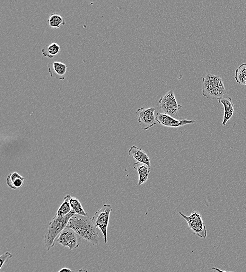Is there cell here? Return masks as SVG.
<instances>
[{"label": "cell", "instance_id": "cell-1", "mask_svg": "<svg viewBox=\"0 0 246 272\" xmlns=\"http://www.w3.org/2000/svg\"><path fill=\"white\" fill-rule=\"evenodd\" d=\"M66 228L73 230L80 237L93 245H99V234L97 228L89 216L75 214L68 222Z\"/></svg>", "mask_w": 246, "mask_h": 272}, {"label": "cell", "instance_id": "cell-2", "mask_svg": "<svg viewBox=\"0 0 246 272\" xmlns=\"http://www.w3.org/2000/svg\"><path fill=\"white\" fill-rule=\"evenodd\" d=\"M75 214H76L72 211L65 216H55L50 222L48 230L45 236V240H44L48 251L54 247L55 241L57 236L65 229L70 219Z\"/></svg>", "mask_w": 246, "mask_h": 272}, {"label": "cell", "instance_id": "cell-3", "mask_svg": "<svg viewBox=\"0 0 246 272\" xmlns=\"http://www.w3.org/2000/svg\"><path fill=\"white\" fill-rule=\"evenodd\" d=\"M203 82L202 94L208 100H219L227 93L224 81L220 77L208 74L203 78Z\"/></svg>", "mask_w": 246, "mask_h": 272}, {"label": "cell", "instance_id": "cell-4", "mask_svg": "<svg viewBox=\"0 0 246 272\" xmlns=\"http://www.w3.org/2000/svg\"><path fill=\"white\" fill-rule=\"evenodd\" d=\"M112 210L110 205L105 204L95 213L92 219L95 227L102 233L105 244L108 243V227Z\"/></svg>", "mask_w": 246, "mask_h": 272}, {"label": "cell", "instance_id": "cell-5", "mask_svg": "<svg viewBox=\"0 0 246 272\" xmlns=\"http://www.w3.org/2000/svg\"><path fill=\"white\" fill-rule=\"evenodd\" d=\"M179 214L187 222L189 226L188 230L192 231L200 238H206L207 235L206 226L203 217L197 210H194L188 216L181 212H179Z\"/></svg>", "mask_w": 246, "mask_h": 272}, {"label": "cell", "instance_id": "cell-6", "mask_svg": "<svg viewBox=\"0 0 246 272\" xmlns=\"http://www.w3.org/2000/svg\"><path fill=\"white\" fill-rule=\"evenodd\" d=\"M160 108L164 113L175 118L179 111L182 108L175 98L174 91L170 90L161 97L159 101Z\"/></svg>", "mask_w": 246, "mask_h": 272}, {"label": "cell", "instance_id": "cell-7", "mask_svg": "<svg viewBox=\"0 0 246 272\" xmlns=\"http://www.w3.org/2000/svg\"><path fill=\"white\" fill-rule=\"evenodd\" d=\"M155 108H139L138 109L136 113L138 117V121L141 128L144 130H147L155 126L157 121Z\"/></svg>", "mask_w": 246, "mask_h": 272}, {"label": "cell", "instance_id": "cell-8", "mask_svg": "<svg viewBox=\"0 0 246 272\" xmlns=\"http://www.w3.org/2000/svg\"><path fill=\"white\" fill-rule=\"evenodd\" d=\"M81 238L73 230L66 228L59 235L57 242L63 247H67L70 251H72L80 246Z\"/></svg>", "mask_w": 246, "mask_h": 272}, {"label": "cell", "instance_id": "cell-9", "mask_svg": "<svg viewBox=\"0 0 246 272\" xmlns=\"http://www.w3.org/2000/svg\"><path fill=\"white\" fill-rule=\"evenodd\" d=\"M156 120L157 123L164 127L178 128L189 124H194L196 120L182 119H176L175 118L165 113H157L156 115Z\"/></svg>", "mask_w": 246, "mask_h": 272}, {"label": "cell", "instance_id": "cell-10", "mask_svg": "<svg viewBox=\"0 0 246 272\" xmlns=\"http://www.w3.org/2000/svg\"><path fill=\"white\" fill-rule=\"evenodd\" d=\"M67 69V65L59 61H54L52 63L48 64V70L50 76L55 79L64 80Z\"/></svg>", "mask_w": 246, "mask_h": 272}, {"label": "cell", "instance_id": "cell-11", "mask_svg": "<svg viewBox=\"0 0 246 272\" xmlns=\"http://www.w3.org/2000/svg\"><path fill=\"white\" fill-rule=\"evenodd\" d=\"M128 153L129 156L137 162L145 163L151 168V162L150 157L142 148L134 145L130 147Z\"/></svg>", "mask_w": 246, "mask_h": 272}, {"label": "cell", "instance_id": "cell-12", "mask_svg": "<svg viewBox=\"0 0 246 272\" xmlns=\"http://www.w3.org/2000/svg\"><path fill=\"white\" fill-rule=\"evenodd\" d=\"M218 100V102L222 104L224 107V113L222 125L225 126L233 116L234 112V104L232 98L229 96L223 97Z\"/></svg>", "mask_w": 246, "mask_h": 272}, {"label": "cell", "instance_id": "cell-13", "mask_svg": "<svg viewBox=\"0 0 246 272\" xmlns=\"http://www.w3.org/2000/svg\"><path fill=\"white\" fill-rule=\"evenodd\" d=\"M134 169L137 171L138 174V185H142L147 181L149 174L151 172V168L145 163L136 162L134 164Z\"/></svg>", "mask_w": 246, "mask_h": 272}, {"label": "cell", "instance_id": "cell-14", "mask_svg": "<svg viewBox=\"0 0 246 272\" xmlns=\"http://www.w3.org/2000/svg\"><path fill=\"white\" fill-rule=\"evenodd\" d=\"M25 178L18 173H11L7 178V186L13 190L19 189L23 186Z\"/></svg>", "mask_w": 246, "mask_h": 272}, {"label": "cell", "instance_id": "cell-15", "mask_svg": "<svg viewBox=\"0 0 246 272\" xmlns=\"http://www.w3.org/2000/svg\"><path fill=\"white\" fill-rule=\"evenodd\" d=\"M60 51V46L56 42H53L43 48L42 54L44 57L51 59L57 56L59 53Z\"/></svg>", "mask_w": 246, "mask_h": 272}, {"label": "cell", "instance_id": "cell-16", "mask_svg": "<svg viewBox=\"0 0 246 272\" xmlns=\"http://www.w3.org/2000/svg\"><path fill=\"white\" fill-rule=\"evenodd\" d=\"M234 78L237 83L246 85V63L241 65L236 69Z\"/></svg>", "mask_w": 246, "mask_h": 272}, {"label": "cell", "instance_id": "cell-17", "mask_svg": "<svg viewBox=\"0 0 246 272\" xmlns=\"http://www.w3.org/2000/svg\"><path fill=\"white\" fill-rule=\"evenodd\" d=\"M49 27L51 29H58L61 25H65L66 21L62 16L57 13L52 14L48 20Z\"/></svg>", "mask_w": 246, "mask_h": 272}, {"label": "cell", "instance_id": "cell-18", "mask_svg": "<svg viewBox=\"0 0 246 272\" xmlns=\"http://www.w3.org/2000/svg\"><path fill=\"white\" fill-rule=\"evenodd\" d=\"M71 197L68 195L64 198L63 203L59 208L56 216L59 217L65 216L72 211L71 206L70 204V199Z\"/></svg>", "mask_w": 246, "mask_h": 272}, {"label": "cell", "instance_id": "cell-19", "mask_svg": "<svg viewBox=\"0 0 246 272\" xmlns=\"http://www.w3.org/2000/svg\"><path fill=\"white\" fill-rule=\"evenodd\" d=\"M70 204L71 206L72 211L76 214L84 216H89L85 212L80 201L76 198L72 197L70 198Z\"/></svg>", "mask_w": 246, "mask_h": 272}, {"label": "cell", "instance_id": "cell-20", "mask_svg": "<svg viewBox=\"0 0 246 272\" xmlns=\"http://www.w3.org/2000/svg\"><path fill=\"white\" fill-rule=\"evenodd\" d=\"M13 254L10 252H6L0 257V269H2L8 259L12 258Z\"/></svg>", "mask_w": 246, "mask_h": 272}, {"label": "cell", "instance_id": "cell-21", "mask_svg": "<svg viewBox=\"0 0 246 272\" xmlns=\"http://www.w3.org/2000/svg\"><path fill=\"white\" fill-rule=\"evenodd\" d=\"M58 272H78L74 271L73 270L70 269L68 268H63L62 269H61L59 271H58Z\"/></svg>", "mask_w": 246, "mask_h": 272}, {"label": "cell", "instance_id": "cell-22", "mask_svg": "<svg viewBox=\"0 0 246 272\" xmlns=\"http://www.w3.org/2000/svg\"><path fill=\"white\" fill-rule=\"evenodd\" d=\"M212 269L213 270H214L216 271H217V272H236L234 271H226L215 267H213Z\"/></svg>", "mask_w": 246, "mask_h": 272}, {"label": "cell", "instance_id": "cell-23", "mask_svg": "<svg viewBox=\"0 0 246 272\" xmlns=\"http://www.w3.org/2000/svg\"><path fill=\"white\" fill-rule=\"evenodd\" d=\"M78 272H88L87 269H81L78 271Z\"/></svg>", "mask_w": 246, "mask_h": 272}]
</instances>
